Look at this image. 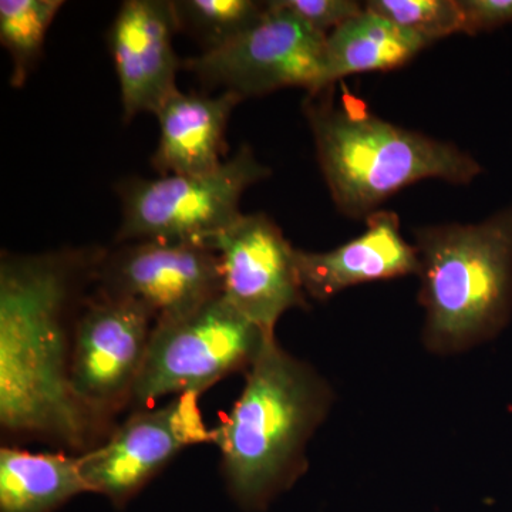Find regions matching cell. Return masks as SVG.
I'll return each instance as SVG.
<instances>
[{
    "label": "cell",
    "mask_w": 512,
    "mask_h": 512,
    "mask_svg": "<svg viewBox=\"0 0 512 512\" xmlns=\"http://www.w3.org/2000/svg\"><path fill=\"white\" fill-rule=\"evenodd\" d=\"M104 249L0 259V424L13 436L86 453L100 430L70 383L73 323Z\"/></svg>",
    "instance_id": "6da1fadb"
},
{
    "label": "cell",
    "mask_w": 512,
    "mask_h": 512,
    "mask_svg": "<svg viewBox=\"0 0 512 512\" xmlns=\"http://www.w3.org/2000/svg\"><path fill=\"white\" fill-rule=\"evenodd\" d=\"M328 406V387L311 367L276 338L266 340L241 396L214 429L222 478L241 510H266L301 476L306 443Z\"/></svg>",
    "instance_id": "7a4b0ae2"
},
{
    "label": "cell",
    "mask_w": 512,
    "mask_h": 512,
    "mask_svg": "<svg viewBox=\"0 0 512 512\" xmlns=\"http://www.w3.org/2000/svg\"><path fill=\"white\" fill-rule=\"evenodd\" d=\"M303 113L330 195L343 214L369 217L393 194L421 180L470 184L481 164L454 144L380 119L335 84L308 94Z\"/></svg>",
    "instance_id": "3957f363"
},
{
    "label": "cell",
    "mask_w": 512,
    "mask_h": 512,
    "mask_svg": "<svg viewBox=\"0 0 512 512\" xmlns=\"http://www.w3.org/2000/svg\"><path fill=\"white\" fill-rule=\"evenodd\" d=\"M421 303L431 348L494 335L512 306V205L478 224L417 229Z\"/></svg>",
    "instance_id": "277c9868"
},
{
    "label": "cell",
    "mask_w": 512,
    "mask_h": 512,
    "mask_svg": "<svg viewBox=\"0 0 512 512\" xmlns=\"http://www.w3.org/2000/svg\"><path fill=\"white\" fill-rule=\"evenodd\" d=\"M271 168L244 144L211 173L127 178L117 192L121 224L117 244L137 241L211 247L217 235L242 217L239 202L249 187L266 180Z\"/></svg>",
    "instance_id": "5b68a950"
},
{
    "label": "cell",
    "mask_w": 512,
    "mask_h": 512,
    "mask_svg": "<svg viewBox=\"0 0 512 512\" xmlns=\"http://www.w3.org/2000/svg\"><path fill=\"white\" fill-rule=\"evenodd\" d=\"M271 338L224 295L177 318L157 320L130 404L202 394L231 373L248 370Z\"/></svg>",
    "instance_id": "8992f818"
},
{
    "label": "cell",
    "mask_w": 512,
    "mask_h": 512,
    "mask_svg": "<svg viewBox=\"0 0 512 512\" xmlns=\"http://www.w3.org/2000/svg\"><path fill=\"white\" fill-rule=\"evenodd\" d=\"M156 322L140 302L100 289L80 303L73 323L70 383L100 433L130 404Z\"/></svg>",
    "instance_id": "52a82bcc"
},
{
    "label": "cell",
    "mask_w": 512,
    "mask_h": 512,
    "mask_svg": "<svg viewBox=\"0 0 512 512\" xmlns=\"http://www.w3.org/2000/svg\"><path fill=\"white\" fill-rule=\"evenodd\" d=\"M325 50L326 36L271 0L251 29L215 52L184 60L183 69L208 89L242 100L286 87L315 94L325 90Z\"/></svg>",
    "instance_id": "ba28073f"
},
{
    "label": "cell",
    "mask_w": 512,
    "mask_h": 512,
    "mask_svg": "<svg viewBox=\"0 0 512 512\" xmlns=\"http://www.w3.org/2000/svg\"><path fill=\"white\" fill-rule=\"evenodd\" d=\"M200 397L180 394L165 406L137 410L106 441L80 454L90 493L124 508L184 448L214 443V430H208L202 417Z\"/></svg>",
    "instance_id": "9c48e42d"
},
{
    "label": "cell",
    "mask_w": 512,
    "mask_h": 512,
    "mask_svg": "<svg viewBox=\"0 0 512 512\" xmlns=\"http://www.w3.org/2000/svg\"><path fill=\"white\" fill-rule=\"evenodd\" d=\"M94 282L100 291L140 302L157 320L177 318L222 295L220 258L207 245L120 244L103 251Z\"/></svg>",
    "instance_id": "30bf717a"
},
{
    "label": "cell",
    "mask_w": 512,
    "mask_h": 512,
    "mask_svg": "<svg viewBox=\"0 0 512 512\" xmlns=\"http://www.w3.org/2000/svg\"><path fill=\"white\" fill-rule=\"evenodd\" d=\"M211 248L221 262L222 295L268 335L286 312L305 308L296 248L264 212L242 214Z\"/></svg>",
    "instance_id": "8fae6325"
},
{
    "label": "cell",
    "mask_w": 512,
    "mask_h": 512,
    "mask_svg": "<svg viewBox=\"0 0 512 512\" xmlns=\"http://www.w3.org/2000/svg\"><path fill=\"white\" fill-rule=\"evenodd\" d=\"M178 32L171 0H126L109 29L111 57L119 77L123 120L156 114L177 92L183 62L175 53Z\"/></svg>",
    "instance_id": "7c38bea8"
},
{
    "label": "cell",
    "mask_w": 512,
    "mask_h": 512,
    "mask_svg": "<svg viewBox=\"0 0 512 512\" xmlns=\"http://www.w3.org/2000/svg\"><path fill=\"white\" fill-rule=\"evenodd\" d=\"M360 237L328 252L296 249V266L303 291L316 301H328L350 286L419 275L416 247L403 238L394 212L376 211L366 218Z\"/></svg>",
    "instance_id": "4fadbf2b"
},
{
    "label": "cell",
    "mask_w": 512,
    "mask_h": 512,
    "mask_svg": "<svg viewBox=\"0 0 512 512\" xmlns=\"http://www.w3.org/2000/svg\"><path fill=\"white\" fill-rule=\"evenodd\" d=\"M229 92L171 94L158 109L160 140L151 165L160 175H200L217 170L227 153V127L242 103Z\"/></svg>",
    "instance_id": "5bb4252c"
},
{
    "label": "cell",
    "mask_w": 512,
    "mask_h": 512,
    "mask_svg": "<svg viewBox=\"0 0 512 512\" xmlns=\"http://www.w3.org/2000/svg\"><path fill=\"white\" fill-rule=\"evenodd\" d=\"M430 45L429 40L365 6L326 37L325 89L353 74L402 67Z\"/></svg>",
    "instance_id": "9a60e30c"
},
{
    "label": "cell",
    "mask_w": 512,
    "mask_h": 512,
    "mask_svg": "<svg viewBox=\"0 0 512 512\" xmlns=\"http://www.w3.org/2000/svg\"><path fill=\"white\" fill-rule=\"evenodd\" d=\"M84 493L80 454L0 450V512H56Z\"/></svg>",
    "instance_id": "2e32d148"
},
{
    "label": "cell",
    "mask_w": 512,
    "mask_h": 512,
    "mask_svg": "<svg viewBox=\"0 0 512 512\" xmlns=\"http://www.w3.org/2000/svg\"><path fill=\"white\" fill-rule=\"evenodd\" d=\"M62 0H2L0 2V42L12 60L10 84L25 86L42 56L45 39Z\"/></svg>",
    "instance_id": "e0dca14e"
},
{
    "label": "cell",
    "mask_w": 512,
    "mask_h": 512,
    "mask_svg": "<svg viewBox=\"0 0 512 512\" xmlns=\"http://www.w3.org/2000/svg\"><path fill=\"white\" fill-rule=\"evenodd\" d=\"M178 32L190 36L201 53L227 46L264 16L268 2L255 0H171Z\"/></svg>",
    "instance_id": "ac0fdd59"
},
{
    "label": "cell",
    "mask_w": 512,
    "mask_h": 512,
    "mask_svg": "<svg viewBox=\"0 0 512 512\" xmlns=\"http://www.w3.org/2000/svg\"><path fill=\"white\" fill-rule=\"evenodd\" d=\"M365 6L430 43L464 33V16L458 0H372Z\"/></svg>",
    "instance_id": "d6986e66"
},
{
    "label": "cell",
    "mask_w": 512,
    "mask_h": 512,
    "mask_svg": "<svg viewBox=\"0 0 512 512\" xmlns=\"http://www.w3.org/2000/svg\"><path fill=\"white\" fill-rule=\"evenodd\" d=\"M278 3L326 37L365 9V5L355 0H278Z\"/></svg>",
    "instance_id": "ffe728a7"
},
{
    "label": "cell",
    "mask_w": 512,
    "mask_h": 512,
    "mask_svg": "<svg viewBox=\"0 0 512 512\" xmlns=\"http://www.w3.org/2000/svg\"><path fill=\"white\" fill-rule=\"evenodd\" d=\"M464 33L477 35L512 23V0H458Z\"/></svg>",
    "instance_id": "44dd1931"
}]
</instances>
